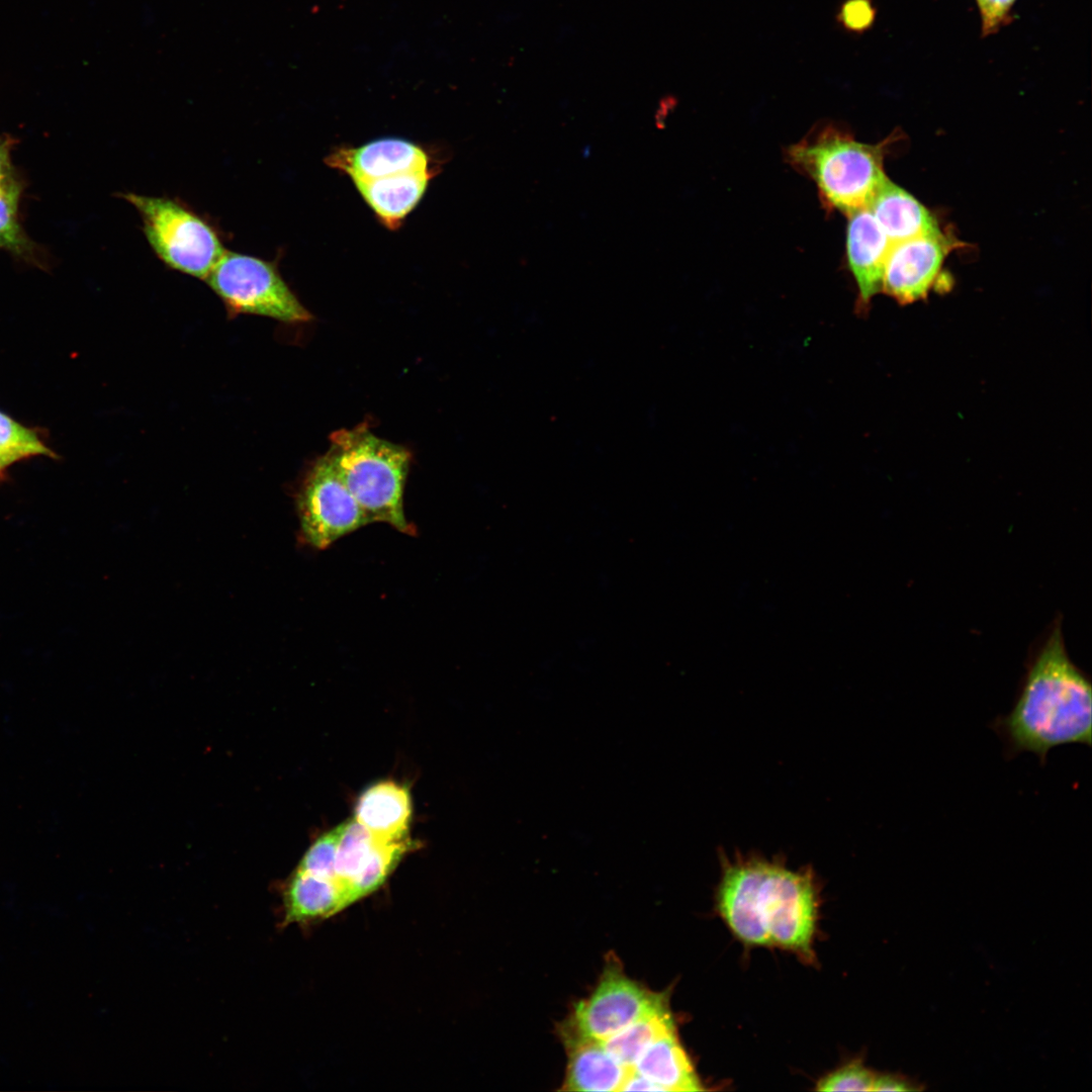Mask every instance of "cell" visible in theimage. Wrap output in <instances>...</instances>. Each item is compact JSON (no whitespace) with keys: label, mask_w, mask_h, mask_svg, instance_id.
Wrapping results in <instances>:
<instances>
[{"label":"cell","mask_w":1092,"mask_h":1092,"mask_svg":"<svg viewBox=\"0 0 1092 1092\" xmlns=\"http://www.w3.org/2000/svg\"><path fill=\"white\" fill-rule=\"evenodd\" d=\"M989 727L1006 759L1030 752L1043 765L1055 747L1092 745V686L1066 650L1061 621L1028 661L1010 712Z\"/></svg>","instance_id":"1"},{"label":"cell","mask_w":1092,"mask_h":1092,"mask_svg":"<svg viewBox=\"0 0 1092 1092\" xmlns=\"http://www.w3.org/2000/svg\"><path fill=\"white\" fill-rule=\"evenodd\" d=\"M818 890L813 874L759 858L724 864L717 907L733 934L751 946H777L814 959Z\"/></svg>","instance_id":"2"},{"label":"cell","mask_w":1092,"mask_h":1092,"mask_svg":"<svg viewBox=\"0 0 1092 1092\" xmlns=\"http://www.w3.org/2000/svg\"><path fill=\"white\" fill-rule=\"evenodd\" d=\"M885 146L860 143L839 125L824 123L788 147L786 160L814 181L827 209L849 215L868 208L887 181Z\"/></svg>","instance_id":"3"},{"label":"cell","mask_w":1092,"mask_h":1092,"mask_svg":"<svg viewBox=\"0 0 1092 1092\" xmlns=\"http://www.w3.org/2000/svg\"><path fill=\"white\" fill-rule=\"evenodd\" d=\"M330 439L329 451L369 523H387L404 534H413L403 512L410 452L376 437L364 424L338 430Z\"/></svg>","instance_id":"4"},{"label":"cell","mask_w":1092,"mask_h":1092,"mask_svg":"<svg viewBox=\"0 0 1092 1092\" xmlns=\"http://www.w3.org/2000/svg\"><path fill=\"white\" fill-rule=\"evenodd\" d=\"M120 197L135 208L150 247L168 268L205 280L226 251L217 226L179 198L132 192Z\"/></svg>","instance_id":"5"},{"label":"cell","mask_w":1092,"mask_h":1092,"mask_svg":"<svg viewBox=\"0 0 1092 1092\" xmlns=\"http://www.w3.org/2000/svg\"><path fill=\"white\" fill-rule=\"evenodd\" d=\"M204 281L230 315L254 314L287 324L312 318L282 278L277 261L226 250Z\"/></svg>","instance_id":"6"},{"label":"cell","mask_w":1092,"mask_h":1092,"mask_svg":"<svg viewBox=\"0 0 1092 1092\" xmlns=\"http://www.w3.org/2000/svg\"><path fill=\"white\" fill-rule=\"evenodd\" d=\"M669 1004V994L652 992L629 978L616 956H608L590 995L578 1001L560 1029L604 1041L644 1015Z\"/></svg>","instance_id":"7"},{"label":"cell","mask_w":1092,"mask_h":1092,"mask_svg":"<svg viewBox=\"0 0 1092 1092\" xmlns=\"http://www.w3.org/2000/svg\"><path fill=\"white\" fill-rule=\"evenodd\" d=\"M297 510L305 541L317 549L369 523L330 451L314 462L303 479Z\"/></svg>","instance_id":"8"},{"label":"cell","mask_w":1092,"mask_h":1092,"mask_svg":"<svg viewBox=\"0 0 1092 1092\" xmlns=\"http://www.w3.org/2000/svg\"><path fill=\"white\" fill-rule=\"evenodd\" d=\"M952 248L941 231L892 244L882 291L901 304L925 298Z\"/></svg>","instance_id":"9"},{"label":"cell","mask_w":1092,"mask_h":1092,"mask_svg":"<svg viewBox=\"0 0 1092 1092\" xmlns=\"http://www.w3.org/2000/svg\"><path fill=\"white\" fill-rule=\"evenodd\" d=\"M325 163L349 176L353 182L437 168L428 150L397 138L379 139L359 147H337L326 157Z\"/></svg>","instance_id":"10"},{"label":"cell","mask_w":1092,"mask_h":1092,"mask_svg":"<svg viewBox=\"0 0 1092 1092\" xmlns=\"http://www.w3.org/2000/svg\"><path fill=\"white\" fill-rule=\"evenodd\" d=\"M846 255L855 280L857 308L866 312L873 297L882 291L884 269L892 246L868 208L848 215Z\"/></svg>","instance_id":"11"},{"label":"cell","mask_w":1092,"mask_h":1092,"mask_svg":"<svg viewBox=\"0 0 1092 1092\" xmlns=\"http://www.w3.org/2000/svg\"><path fill=\"white\" fill-rule=\"evenodd\" d=\"M567 1065L561 1090L620 1091L631 1068L612 1057L601 1041L580 1037L560 1029Z\"/></svg>","instance_id":"12"},{"label":"cell","mask_w":1092,"mask_h":1092,"mask_svg":"<svg viewBox=\"0 0 1092 1092\" xmlns=\"http://www.w3.org/2000/svg\"><path fill=\"white\" fill-rule=\"evenodd\" d=\"M437 170H413L353 183L380 222L397 230L423 198Z\"/></svg>","instance_id":"13"},{"label":"cell","mask_w":1092,"mask_h":1092,"mask_svg":"<svg viewBox=\"0 0 1092 1092\" xmlns=\"http://www.w3.org/2000/svg\"><path fill=\"white\" fill-rule=\"evenodd\" d=\"M411 818L410 791L392 781L378 782L365 789L355 806L354 819L381 841L406 838Z\"/></svg>","instance_id":"14"},{"label":"cell","mask_w":1092,"mask_h":1092,"mask_svg":"<svg viewBox=\"0 0 1092 1092\" xmlns=\"http://www.w3.org/2000/svg\"><path fill=\"white\" fill-rule=\"evenodd\" d=\"M868 209L892 244L940 231L929 210L889 179Z\"/></svg>","instance_id":"15"},{"label":"cell","mask_w":1092,"mask_h":1092,"mask_svg":"<svg viewBox=\"0 0 1092 1092\" xmlns=\"http://www.w3.org/2000/svg\"><path fill=\"white\" fill-rule=\"evenodd\" d=\"M346 906L338 886L294 870L282 891V926L332 917Z\"/></svg>","instance_id":"16"},{"label":"cell","mask_w":1092,"mask_h":1092,"mask_svg":"<svg viewBox=\"0 0 1092 1092\" xmlns=\"http://www.w3.org/2000/svg\"><path fill=\"white\" fill-rule=\"evenodd\" d=\"M632 1069L657 1086L660 1091H702L704 1089L676 1031L650 1044Z\"/></svg>","instance_id":"17"},{"label":"cell","mask_w":1092,"mask_h":1092,"mask_svg":"<svg viewBox=\"0 0 1092 1092\" xmlns=\"http://www.w3.org/2000/svg\"><path fill=\"white\" fill-rule=\"evenodd\" d=\"M673 1031H676L674 1020L666 1004L601 1042L619 1063L632 1068L650 1044Z\"/></svg>","instance_id":"18"},{"label":"cell","mask_w":1092,"mask_h":1092,"mask_svg":"<svg viewBox=\"0 0 1092 1092\" xmlns=\"http://www.w3.org/2000/svg\"><path fill=\"white\" fill-rule=\"evenodd\" d=\"M343 823L336 853L335 882L348 908L354 904L352 896L354 884L379 840L354 818Z\"/></svg>","instance_id":"19"},{"label":"cell","mask_w":1092,"mask_h":1092,"mask_svg":"<svg viewBox=\"0 0 1092 1092\" xmlns=\"http://www.w3.org/2000/svg\"><path fill=\"white\" fill-rule=\"evenodd\" d=\"M21 184L14 173L0 181V249L37 264L39 249L29 239L18 218Z\"/></svg>","instance_id":"20"},{"label":"cell","mask_w":1092,"mask_h":1092,"mask_svg":"<svg viewBox=\"0 0 1092 1092\" xmlns=\"http://www.w3.org/2000/svg\"><path fill=\"white\" fill-rule=\"evenodd\" d=\"M410 848L407 838L396 841L379 840L354 884L352 891L354 903L378 890Z\"/></svg>","instance_id":"21"},{"label":"cell","mask_w":1092,"mask_h":1092,"mask_svg":"<svg viewBox=\"0 0 1092 1092\" xmlns=\"http://www.w3.org/2000/svg\"><path fill=\"white\" fill-rule=\"evenodd\" d=\"M0 454L13 462L34 455H52L36 434L0 413Z\"/></svg>","instance_id":"22"},{"label":"cell","mask_w":1092,"mask_h":1092,"mask_svg":"<svg viewBox=\"0 0 1092 1092\" xmlns=\"http://www.w3.org/2000/svg\"><path fill=\"white\" fill-rule=\"evenodd\" d=\"M343 825L344 823H341L321 835L304 853L295 870L336 884L335 861Z\"/></svg>","instance_id":"23"},{"label":"cell","mask_w":1092,"mask_h":1092,"mask_svg":"<svg viewBox=\"0 0 1092 1092\" xmlns=\"http://www.w3.org/2000/svg\"><path fill=\"white\" fill-rule=\"evenodd\" d=\"M876 1073L855 1059L821 1078L818 1091H873Z\"/></svg>","instance_id":"24"},{"label":"cell","mask_w":1092,"mask_h":1092,"mask_svg":"<svg viewBox=\"0 0 1092 1092\" xmlns=\"http://www.w3.org/2000/svg\"><path fill=\"white\" fill-rule=\"evenodd\" d=\"M877 10L873 0H843L836 13L840 27L850 33H862L875 22Z\"/></svg>","instance_id":"25"},{"label":"cell","mask_w":1092,"mask_h":1092,"mask_svg":"<svg viewBox=\"0 0 1092 1092\" xmlns=\"http://www.w3.org/2000/svg\"><path fill=\"white\" fill-rule=\"evenodd\" d=\"M1016 0H976L981 19V34L989 36L1011 22Z\"/></svg>","instance_id":"26"},{"label":"cell","mask_w":1092,"mask_h":1092,"mask_svg":"<svg viewBox=\"0 0 1092 1092\" xmlns=\"http://www.w3.org/2000/svg\"><path fill=\"white\" fill-rule=\"evenodd\" d=\"M924 1086L916 1080L898 1073L876 1074L873 1091L909 1092L921 1091Z\"/></svg>","instance_id":"27"},{"label":"cell","mask_w":1092,"mask_h":1092,"mask_svg":"<svg viewBox=\"0 0 1092 1092\" xmlns=\"http://www.w3.org/2000/svg\"><path fill=\"white\" fill-rule=\"evenodd\" d=\"M660 1091L657 1086L651 1083L649 1080L635 1072L632 1068L629 1070L624 1083L620 1091Z\"/></svg>","instance_id":"28"},{"label":"cell","mask_w":1092,"mask_h":1092,"mask_svg":"<svg viewBox=\"0 0 1092 1092\" xmlns=\"http://www.w3.org/2000/svg\"><path fill=\"white\" fill-rule=\"evenodd\" d=\"M13 173L8 148L5 143L0 141V181Z\"/></svg>","instance_id":"29"},{"label":"cell","mask_w":1092,"mask_h":1092,"mask_svg":"<svg viewBox=\"0 0 1092 1092\" xmlns=\"http://www.w3.org/2000/svg\"><path fill=\"white\" fill-rule=\"evenodd\" d=\"M12 463L10 459L0 454V472Z\"/></svg>","instance_id":"30"}]
</instances>
